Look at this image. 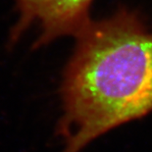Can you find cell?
<instances>
[{"instance_id":"1","label":"cell","mask_w":152,"mask_h":152,"mask_svg":"<svg viewBox=\"0 0 152 152\" xmlns=\"http://www.w3.org/2000/svg\"><path fill=\"white\" fill-rule=\"evenodd\" d=\"M76 37L61 85L62 152L152 112V31L140 13L120 7Z\"/></svg>"},{"instance_id":"2","label":"cell","mask_w":152,"mask_h":152,"mask_svg":"<svg viewBox=\"0 0 152 152\" xmlns=\"http://www.w3.org/2000/svg\"><path fill=\"white\" fill-rule=\"evenodd\" d=\"M17 22L9 34L13 45L28 28L39 31L34 47L46 45L58 37H77L89 24L93 0H14Z\"/></svg>"}]
</instances>
